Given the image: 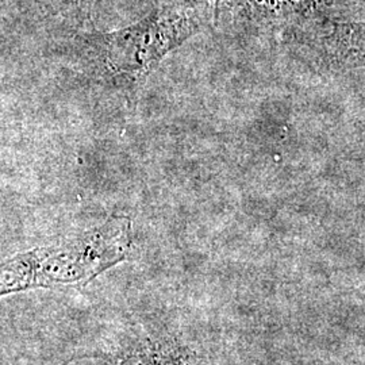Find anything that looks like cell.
Segmentation results:
<instances>
[{
    "label": "cell",
    "mask_w": 365,
    "mask_h": 365,
    "mask_svg": "<svg viewBox=\"0 0 365 365\" xmlns=\"http://www.w3.org/2000/svg\"><path fill=\"white\" fill-rule=\"evenodd\" d=\"M212 18L206 0H167L130 26L78 36L72 60L87 78L133 98L161 61L207 29Z\"/></svg>",
    "instance_id": "1"
},
{
    "label": "cell",
    "mask_w": 365,
    "mask_h": 365,
    "mask_svg": "<svg viewBox=\"0 0 365 365\" xmlns=\"http://www.w3.org/2000/svg\"><path fill=\"white\" fill-rule=\"evenodd\" d=\"M88 280L87 261L75 238L30 250L0 264V297L29 288Z\"/></svg>",
    "instance_id": "2"
},
{
    "label": "cell",
    "mask_w": 365,
    "mask_h": 365,
    "mask_svg": "<svg viewBox=\"0 0 365 365\" xmlns=\"http://www.w3.org/2000/svg\"><path fill=\"white\" fill-rule=\"evenodd\" d=\"M327 0H221L222 7L232 21L252 34L280 31L287 27L283 37L297 36L303 29L324 19L313 11Z\"/></svg>",
    "instance_id": "3"
},
{
    "label": "cell",
    "mask_w": 365,
    "mask_h": 365,
    "mask_svg": "<svg viewBox=\"0 0 365 365\" xmlns=\"http://www.w3.org/2000/svg\"><path fill=\"white\" fill-rule=\"evenodd\" d=\"M4 0H0V6ZM56 13L64 16L69 22L80 26L91 24L92 9L95 0H52Z\"/></svg>",
    "instance_id": "4"
}]
</instances>
